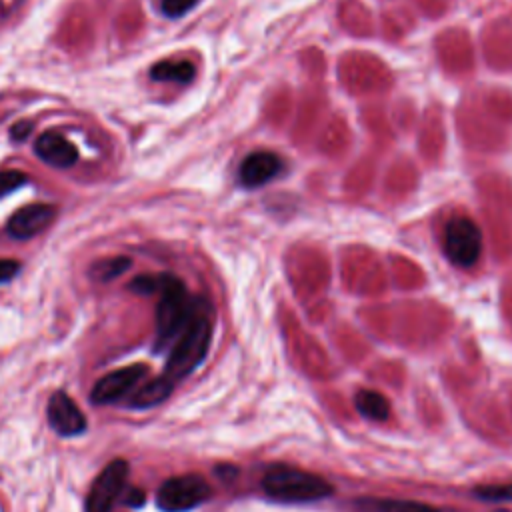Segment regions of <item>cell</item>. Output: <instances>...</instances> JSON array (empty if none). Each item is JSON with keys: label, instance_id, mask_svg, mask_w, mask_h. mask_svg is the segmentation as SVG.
Instances as JSON below:
<instances>
[{"label": "cell", "instance_id": "ffe728a7", "mask_svg": "<svg viewBox=\"0 0 512 512\" xmlns=\"http://www.w3.org/2000/svg\"><path fill=\"white\" fill-rule=\"evenodd\" d=\"M20 270V262L12 258H0V284L12 280Z\"/></svg>", "mask_w": 512, "mask_h": 512}, {"label": "cell", "instance_id": "4fadbf2b", "mask_svg": "<svg viewBox=\"0 0 512 512\" xmlns=\"http://www.w3.org/2000/svg\"><path fill=\"white\" fill-rule=\"evenodd\" d=\"M362 512H440L438 508L416 502V500H396V498H366L358 502Z\"/></svg>", "mask_w": 512, "mask_h": 512}, {"label": "cell", "instance_id": "52a82bcc", "mask_svg": "<svg viewBox=\"0 0 512 512\" xmlns=\"http://www.w3.org/2000/svg\"><path fill=\"white\" fill-rule=\"evenodd\" d=\"M58 210L48 202H34L18 208L6 222V232L16 240H30L42 234L56 218Z\"/></svg>", "mask_w": 512, "mask_h": 512}, {"label": "cell", "instance_id": "3957f363", "mask_svg": "<svg viewBox=\"0 0 512 512\" xmlns=\"http://www.w3.org/2000/svg\"><path fill=\"white\" fill-rule=\"evenodd\" d=\"M262 488L270 498L288 504L324 500L334 490L322 476L290 466H276L268 470L262 478Z\"/></svg>", "mask_w": 512, "mask_h": 512}, {"label": "cell", "instance_id": "cb8c5ba5", "mask_svg": "<svg viewBox=\"0 0 512 512\" xmlns=\"http://www.w3.org/2000/svg\"><path fill=\"white\" fill-rule=\"evenodd\" d=\"M494 512H508V510H494Z\"/></svg>", "mask_w": 512, "mask_h": 512}, {"label": "cell", "instance_id": "30bf717a", "mask_svg": "<svg viewBox=\"0 0 512 512\" xmlns=\"http://www.w3.org/2000/svg\"><path fill=\"white\" fill-rule=\"evenodd\" d=\"M48 424L62 436H76L86 430V418L66 392H54L48 400Z\"/></svg>", "mask_w": 512, "mask_h": 512}, {"label": "cell", "instance_id": "ac0fdd59", "mask_svg": "<svg viewBox=\"0 0 512 512\" xmlns=\"http://www.w3.org/2000/svg\"><path fill=\"white\" fill-rule=\"evenodd\" d=\"M26 182H28V176L22 170H16V168L0 170V198L16 192Z\"/></svg>", "mask_w": 512, "mask_h": 512}, {"label": "cell", "instance_id": "6da1fadb", "mask_svg": "<svg viewBox=\"0 0 512 512\" xmlns=\"http://www.w3.org/2000/svg\"><path fill=\"white\" fill-rule=\"evenodd\" d=\"M212 340V310L210 304L200 298L198 308L194 310L192 318L184 326V330L178 334V338L172 342L164 374L172 384L192 374L198 364L206 358V352L210 348Z\"/></svg>", "mask_w": 512, "mask_h": 512}, {"label": "cell", "instance_id": "2e32d148", "mask_svg": "<svg viewBox=\"0 0 512 512\" xmlns=\"http://www.w3.org/2000/svg\"><path fill=\"white\" fill-rule=\"evenodd\" d=\"M128 268H130V258H126V256H112V258L96 262V266L92 268V274L96 278L108 282V280H114V278L122 276Z\"/></svg>", "mask_w": 512, "mask_h": 512}, {"label": "cell", "instance_id": "8992f818", "mask_svg": "<svg viewBox=\"0 0 512 512\" xmlns=\"http://www.w3.org/2000/svg\"><path fill=\"white\" fill-rule=\"evenodd\" d=\"M128 476V464L122 458H116L104 466V470L96 476L88 498L86 512H110L114 502L124 490Z\"/></svg>", "mask_w": 512, "mask_h": 512}, {"label": "cell", "instance_id": "5bb4252c", "mask_svg": "<svg viewBox=\"0 0 512 512\" xmlns=\"http://www.w3.org/2000/svg\"><path fill=\"white\" fill-rule=\"evenodd\" d=\"M172 388H174V384L166 376H158V378L146 382L142 388L136 390V394L132 396V406L134 408L156 406V404H160L162 400L168 398Z\"/></svg>", "mask_w": 512, "mask_h": 512}, {"label": "cell", "instance_id": "9c48e42d", "mask_svg": "<svg viewBox=\"0 0 512 512\" xmlns=\"http://www.w3.org/2000/svg\"><path fill=\"white\" fill-rule=\"evenodd\" d=\"M34 154L48 166L72 168L78 162V148L60 132L46 130L34 140Z\"/></svg>", "mask_w": 512, "mask_h": 512}, {"label": "cell", "instance_id": "7402d4cb", "mask_svg": "<svg viewBox=\"0 0 512 512\" xmlns=\"http://www.w3.org/2000/svg\"><path fill=\"white\" fill-rule=\"evenodd\" d=\"M130 496H132V498H128L130 504H136V506H138V504L144 502V492H142V490H132Z\"/></svg>", "mask_w": 512, "mask_h": 512}, {"label": "cell", "instance_id": "8fae6325", "mask_svg": "<svg viewBox=\"0 0 512 512\" xmlns=\"http://www.w3.org/2000/svg\"><path fill=\"white\" fill-rule=\"evenodd\" d=\"M280 170H282L280 156H276L270 150H256L242 160L238 170V180L248 188H256L266 184L274 176H278Z\"/></svg>", "mask_w": 512, "mask_h": 512}, {"label": "cell", "instance_id": "ba28073f", "mask_svg": "<svg viewBox=\"0 0 512 512\" xmlns=\"http://www.w3.org/2000/svg\"><path fill=\"white\" fill-rule=\"evenodd\" d=\"M148 368L144 364H132V366H124L118 368L106 376H102L92 392H90V400L94 404H110L116 402L118 398H122L128 390H132L144 376H146Z\"/></svg>", "mask_w": 512, "mask_h": 512}, {"label": "cell", "instance_id": "d6986e66", "mask_svg": "<svg viewBox=\"0 0 512 512\" xmlns=\"http://www.w3.org/2000/svg\"><path fill=\"white\" fill-rule=\"evenodd\" d=\"M198 0H162V12L170 18H178L182 14H186L188 10H192L196 6Z\"/></svg>", "mask_w": 512, "mask_h": 512}, {"label": "cell", "instance_id": "e0dca14e", "mask_svg": "<svg viewBox=\"0 0 512 512\" xmlns=\"http://www.w3.org/2000/svg\"><path fill=\"white\" fill-rule=\"evenodd\" d=\"M474 496L490 502H512V484H488L474 488Z\"/></svg>", "mask_w": 512, "mask_h": 512}, {"label": "cell", "instance_id": "5b68a950", "mask_svg": "<svg viewBox=\"0 0 512 512\" xmlns=\"http://www.w3.org/2000/svg\"><path fill=\"white\" fill-rule=\"evenodd\" d=\"M210 496V486L200 474H182L168 478L156 494V504L164 512H188Z\"/></svg>", "mask_w": 512, "mask_h": 512}, {"label": "cell", "instance_id": "44dd1931", "mask_svg": "<svg viewBox=\"0 0 512 512\" xmlns=\"http://www.w3.org/2000/svg\"><path fill=\"white\" fill-rule=\"evenodd\" d=\"M30 128H32V126H30L28 122H20V124H16V126H14V130H12V132L16 134L14 138H20V140H22V138H26V136H28L26 132H28Z\"/></svg>", "mask_w": 512, "mask_h": 512}, {"label": "cell", "instance_id": "7a4b0ae2", "mask_svg": "<svg viewBox=\"0 0 512 512\" xmlns=\"http://www.w3.org/2000/svg\"><path fill=\"white\" fill-rule=\"evenodd\" d=\"M156 278V292L160 294L156 306V350H162L184 330L202 296H192L186 284L170 272L156 274Z\"/></svg>", "mask_w": 512, "mask_h": 512}, {"label": "cell", "instance_id": "7c38bea8", "mask_svg": "<svg viewBox=\"0 0 512 512\" xmlns=\"http://www.w3.org/2000/svg\"><path fill=\"white\" fill-rule=\"evenodd\" d=\"M196 76V68L190 60H162L150 68V78L156 82L188 84Z\"/></svg>", "mask_w": 512, "mask_h": 512}, {"label": "cell", "instance_id": "277c9868", "mask_svg": "<svg viewBox=\"0 0 512 512\" xmlns=\"http://www.w3.org/2000/svg\"><path fill=\"white\" fill-rule=\"evenodd\" d=\"M444 254L460 268H470L482 252V232L474 220L466 216L452 218L444 228Z\"/></svg>", "mask_w": 512, "mask_h": 512}, {"label": "cell", "instance_id": "9a60e30c", "mask_svg": "<svg viewBox=\"0 0 512 512\" xmlns=\"http://www.w3.org/2000/svg\"><path fill=\"white\" fill-rule=\"evenodd\" d=\"M354 404H356V410L370 420L384 422L390 416L388 400L376 390H360L354 398Z\"/></svg>", "mask_w": 512, "mask_h": 512}, {"label": "cell", "instance_id": "603a6c76", "mask_svg": "<svg viewBox=\"0 0 512 512\" xmlns=\"http://www.w3.org/2000/svg\"><path fill=\"white\" fill-rule=\"evenodd\" d=\"M2 8H4V2H2V0H0V12H2Z\"/></svg>", "mask_w": 512, "mask_h": 512}]
</instances>
